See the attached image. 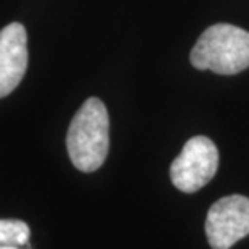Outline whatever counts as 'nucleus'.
I'll return each instance as SVG.
<instances>
[{
    "mask_svg": "<svg viewBox=\"0 0 249 249\" xmlns=\"http://www.w3.org/2000/svg\"><path fill=\"white\" fill-rule=\"evenodd\" d=\"M66 148L79 171L93 172L103 166L109 150V118L100 98H89L72 118Z\"/></svg>",
    "mask_w": 249,
    "mask_h": 249,
    "instance_id": "1",
    "label": "nucleus"
},
{
    "mask_svg": "<svg viewBox=\"0 0 249 249\" xmlns=\"http://www.w3.org/2000/svg\"><path fill=\"white\" fill-rule=\"evenodd\" d=\"M190 61L198 70L236 74L249 68V33L233 24H214L199 36Z\"/></svg>",
    "mask_w": 249,
    "mask_h": 249,
    "instance_id": "2",
    "label": "nucleus"
},
{
    "mask_svg": "<svg viewBox=\"0 0 249 249\" xmlns=\"http://www.w3.org/2000/svg\"><path fill=\"white\" fill-rule=\"evenodd\" d=\"M219 167V151L208 137L190 139L171 166L172 183L185 193H195L211 182Z\"/></svg>",
    "mask_w": 249,
    "mask_h": 249,
    "instance_id": "3",
    "label": "nucleus"
},
{
    "mask_svg": "<svg viewBox=\"0 0 249 249\" xmlns=\"http://www.w3.org/2000/svg\"><path fill=\"white\" fill-rule=\"evenodd\" d=\"M249 235V198L231 195L211 206L206 219V236L213 249H230Z\"/></svg>",
    "mask_w": 249,
    "mask_h": 249,
    "instance_id": "4",
    "label": "nucleus"
},
{
    "mask_svg": "<svg viewBox=\"0 0 249 249\" xmlns=\"http://www.w3.org/2000/svg\"><path fill=\"white\" fill-rule=\"evenodd\" d=\"M28 68V34L21 23L0 31V98L18 87Z\"/></svg>",
    "mask_w": 249,
    "mask_h": 249,
    "instance_id": "5",
    "label": "nucleus"
},
{
    "mask_svg": "<svg viewBox=\"0 0 249 249\" xmlns=\"http://www.w3.org/2000/svg\"><path fill=\"white\" fill-rule=\"evenodd\" d=\"M29 225L17 219H0V246H26L29 243Z\"/></svg>",
    "mask_w": 249,
    "mask_h": 249,
    "instance_id": "6",
    "label": "nucleus"
},
{
    "mask_svg": "<svg viewBox=\"0 0 249 249\" xmlns=\"http://www.w3.org/2000/svg\"><path fill=\"white\" fill-rule=\"evenodd\" d=\"M0 249H26L23 246H0Z\"/></svg>",
    "mask_w": 249,
    "mask_h": 249,
    "instance_id": "7",
    "label": "nucleus"
}]
</instances>
